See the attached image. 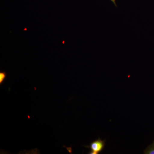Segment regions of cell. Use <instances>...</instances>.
Segmentation results:
<instances>
[{"label": "cell", "instance_id": "obj_1", "mask_svg": "<svg viewBox=\"0 0 154 154\" xmlns=\"http://www.w3.org/2000/svg\"><path fill=\"white\" fill-rule=\"evenodd\" d=\"M105 145V140H102L100 138L92 142L90 145L85 146L90 149V154H98L103 150Z\"/></svg>", "mask_w": 154, "mask_h": 154}, {"label": "cell", "instance_id": "obj_2", "mask_svg": "<svg viewBox=\"0 0 154 154\" xmlns=\"http://www.w3.org/2000/svg\"><path fill=\"white\" fill-rule=\"evenodd\" d=\"M144 153L146 154H154V141L151 145L149 146L145 150Z\"/></svg>", "mask_w": 154, "mask_h": 154}, {"label": "cell", "instance_id": "obj_3", "mask_svg": "<svg viewBox=\"0 0 154 154\" xmlns=\"http://www.w3.org/2000/svg\"><path fill=\"white\" fill-rule=\"evenodd\" d=\"M6 77H7V73L6 72H0V85H2L4 82Z\"/></svg>", "mask_w": 154, "mask_h": 154}, {"label": "cell", "instance_id": "obj_4", "mask_svg": "<svg viewBox=\"0 0 154 154\" xmlns=\"http://www.w3.org/2000/svg\"><path fill=\"white\" fill-rule=\"evenodd\" d=\"M110 1L112 2V3H113V5L115 6L116 7H117V5H116V0H110Z\"/></svg>", "mask_w": 154, "mask_h": 154}]
</instances>
